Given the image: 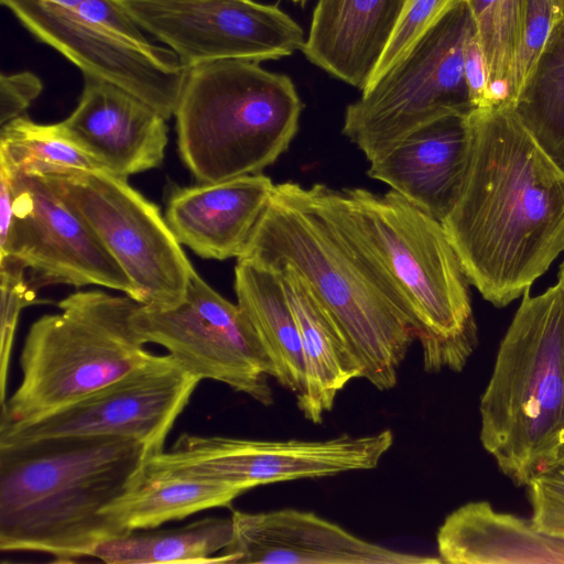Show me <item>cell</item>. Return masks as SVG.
<instances>
[{"label": "cell", "instance_id": "33", "mask_svg": "<svg viewBox=\"0 0 564 564\" xmlns=\"http://www.w3.org/2000/svg\"><path fill=\"white\" fill-rule=\"evenodd\" d=\"M42 89L41 79L32 72L2 74L0 76L1 126L22 116Z\"/></svg>", "mask_w": 564, "mask_h": 564}, {"label": "cell", "instance_id": "6", "mask_svg": "<svg viewBox=\"0 0 564 564\" xmlns=\"http://www.w3.org/2000/svg\"><path fill=\"white\" fill-rule=\"evenodd\" d=\"M302 109L291 78L258 62L191 68L174 115L182 161L197 183L261 173L288 150Z\"/></svg>", "mask_w": 564, "mask_h": 564}, {"label": "cell", "instance_id": "27", "mask_svg": "<svg viewBox=\"0 0 564 564\" xmlns=\"http://www.w3.org/2000/svg\"><path fill=\"white\" fill-rule=\"evenodd\" d=\"M0 163L13 173L46 175L66 170H100L59 123L41 124L22 115L0 131Z\"/></svg>", "mask_w": 564, "mask_h": 564}, {"label": "cell", "instance_id": "2", "mask_svg": "<svg viewBox=\"0 0 564 564\" xmlns=\"http://www.w3.org/2000/svg\"><path fill=\"white\" fill-rule=\"evenodd\" d=\"M238 259L292 268L341 334L362 378L381 391L397 384L416 323L388 274L329 209L319 184H275Z\"/></svg>", "mask_w": 564, "mask_h": 564}, {"label": "cell", "instance_id": "36", "mask_svg": "<svg viewBox=\"0 0 564 564\" xmlns=\"http://www.w3.org/2000/svg\"><path fill=\"white\" fill-rule=\"evenodd\" d=\"M13 218L12 173L0 163V249L9 238Z\"/></svg>", "mask_w": 564, "mask_h": 564}, {"label": "cell", "instance_id": "31", "mask_svg": "<svg viewBox=\"0 0 564 564\" xmlns=\"http://www.w3.org/2000/svg\"><path fill=\"white\" fill-rule=\"evenodd\" d=\"M527 485L532 523L544 533L564 539V444Z\"/></svg>", "mask_w": 564, "mask_h": 564}, {"label": "cell", "instance_id": "35", "mask_svg": "<svg viewBox=\"0 0 564 564\" xmlns=\"http://www.w3.org/2000/svg\"><path fill=\"white\" fill-rule=\"evenodd\" d=\"M464 72L474 108L491 107L489 73L476 30L466 43Z\"/></svg>", "mask_w": 564, "mask_h": 564}, {"label": "cell", "instance_id": "5", "mask_svg": "<svg viewBox=\"0 0 564 564\" xmlns=\"http://www.w3.org/2000/svg\"><path fill=\"white\" fill-rule=\"evenodd\" d=\"M480 441L524 486L564 444V289L527 291L480 401Z\"/></svg>", "mask_w": 564, "mask_h": 564}, {"label": "cell", "instance_id": "28", "mask_svg": "<svg viewBox=\"0 0 564 564\" xmlns=\"http://www.w3.org/2000/svg\"><path fill=\"white\" fill-rule=\"evenodd\" d=\"M465 1L487 63L491 104L510 105L509 78L523 29L528 0Z\"/></svg>", "mask_w": 564, "mask_h": 564}, {"label": "cell", "instance_id": "39", "mask_svg": "<svg viewBox=\"0 0 564 564\" xmlns=\"http://www.w3.org/2000/svg\"><path fill=\"white\" fill-rule=\"evenodd\" d=\"M554 1L561 12L562 20H563L564 19V0H554Z\"/></svg>", "mask_w": 564, "mask_h": 564}, {"label": "cell", "instance_id": "38", "mask_svg": "<svg viewBox=\"0 0 564 564\" xmlns=\"http://www.w3.org/2000/svg\"><path fill=\"white\" fill-rule=\"evenodd\" d=\"M557 282L561 283V285L563 286L564 289V261L562 262V264L560 265V270H558V275H557Z\"/></svg>", "mask_w": 564, "mask_h": 564}, {"label": "cell", "instance_id": "3", "mask_svg": "<svg viewBox=\"0 0 564 564\" xmlns=\"http://www.w3.org/2000/svg\"><path fill=\"white\" fill-rule=\"evenodd\" d=\"M145 447L113 435L61 436L0 446V550L53 563L93 557L122 533L102 514L144 474Z\"/></svg>", "mask_w": 564, "mask_h": 564}, {"label": "cell", "instance_id": "12", "mask_svg": "<svg viewBox=\"0 0 564 564\" xmlns=\"http://www.w3.org/2000/svg\"><path fill=\"white\" fill-rule=\"evenodd\" d=\"M199 381L172 355H156L148 365L44 417L20 425L0 424V446L61 436L113 435L142 443L149 459L164 451L167 435Z\"/></svg>", "mask_w": 564, "mask_h": 564}, {"label": "cell", "instance_id": "8", "mask_svg": "<svg viewBox=\"0 0 564 564\" xmlns=\"http://www.w3.org/2000/svg\"><path fill=\"white\" fill-rule=\"evenodd\" d=\"M474 31L469 7L463 0L348 105L343 134L368 161L429 121L475 109L464 72L465 47Z\"/></svg>", "mask_w": 564, "mask_h": 564}, {"label": "cell", "instance_id": "13", "mask_svg": "<svg viewBox=\"0 0 564 564\" xmlns=\"http://www.w3.org/2000/svg\"><path fill=\"white\" fill-rule=\"evenodd\" d=\"M116 1L187 69L226 59H278L305 43L289 14L253 0Z\"/></svg>", "mask_w": 564, "mask_h": 564}, {"label": "cell", "instance_id": "16", "mask_svg": "<svg viewBox=\"0 0 564 564\" xmlns=\"http://www.w3.org/2000/svg\"><path fill=\"white\" fill-rule=\"evenodd\" d=\"M231 542L220 563L433 564L440 557L403 553L366 541L314 512L234 511Z\"/></svg>", "mask_w": 564, "mask_h": 564}, {"label": "cell", "instance_id": "1", "mask_svg": "<svg viewBox=\"0 0 564 564\" xmlns=\"http://www.w3.org/2000/svg\"><path fill=\"white\" fill-rule=\"evenodd\" d=\"M468 118L466 175L441 223L469 283L503 307L564 251V170L511 105L475 108Z\"/></svg>", "mask_w": 564, "mask_h": 564}, {"label": "cell", "instance_id": "25", "mask_svg": "<svg viewBox=\"0 0 564 564\" xmlns=\"http://www.w3.org/2000/svg\"><path fill=\"white\" fill-rule=\"evenodd\" d=\"M234 534L232 519L205 518L173 529L129 531L99 544L93 557L107 564L220 563Z\"/></svg>", "mask_w": 564, "mask_h": 564}, {"label": "cell", "instance_id": "11", "mask_svg": "<svg viewBox=\"0 0 564 564\" xmlns=\"http://www.w3.org/2000/svg\"><path fill=\"white\" fill-rule=\"evenodd\" d=\"M132 325L200 380L223 382L270 405L273 368L246 314L195 272L183 301L169 310L139 305Z\"/></svg>", "mask_w": 564, "mask_h": 564}, {"label": "cell", "instance_id": "26", "mask_svg": "<svg viewBox=\"0 0 564 564\" xmlns=\"http://www.w3.org/2000/svg\"><path fill=\"white\" fill-rule=\"evenodd\" d=\"M512 107L532 138L564 170V19Z\"/></svg>", "mask_w": 564, "mask_h": 564}, {"label": "cell", "instance_id": "10", "mask_svg": "<svg viewBox=\"0 0 564 564\" xmlns=\"http://www.w3.org/2000/svg\"><path fill=\"white\" fill-rule=\"evenodd\" d=\"M393 444L390 430L323 440H247L184 433L170 451L149 458L144 476L225 485L241 495L274 482L323 478L378 466Z\"/></svg>", "mask_w": 564, "mask_h": 564}, {"label": "cell", "instance_id": "22", "mask_svg": "<svg viewBox=\"0 0 564 564\" xmlns=\"http://www.w3.org/2000/svg\"><path fill=\"white\" fill-rule=\"evenodd\" d=\"M275 271L297 323L304 358L305 386L296 397L297 408L306 420L319 424L338 392L362 378V368L303 278L288 267Z\"/></svg>", "mask_w": 564, "mask_h": 564}, {"label": "cell", "instance_id": "37", "mask_svg": "<svg viewBox=\"0 0 564 564\" xmlns=\"http://www.w3.org/2000/svg\"><path fill=\"white\" fill-rule=\"evenodd\" d=\"M58 7L76 11L86 0H46Z\"/></svg>", "mask_w": 564, "mask_h": 564}, {"label": "cell", "instance_id": "34", "mask_svg": "<svg viewBox=\"0 0 564 564\" xmlns=\"http://www.w3.org/2000/svg\"><path fill=\"white\" fill-rule=\"evenodd\" d=\"M78 14L120 36L141 45L151 44L143 30L116 0H86Z\"/></svg>", "mask_w": 564, "mask_h": 564}, {"label": "cell", "instance_id": "7", "mask_svg": "<svg viewBox=\"0 0 564 564\" xmlns=\"http://www.w3.org/2000/svg\"><path fill=\"white\" fill-rule=\"evenodd\" d=\"M140 305L100 290L78 291L30 326L22 378L1 403L0 424L20 425L63 409L151 362L156 355L132 325Z\"/></svg>", "mask_w": 564, "mask_h": 564}, {"label": "cell", "instance_id": "29", "mask_svg": "<svg viewBox=\"0 0 564 564\" xmlns=\"http://www.w3.org/2000/svg\"><path fill=\"white\" fill-rule=\"evenodd\" d=\"M562 20L554 0H528L523 29L509 78V104L513 106Z\"/></svg>", "mask_w": 564, "mask_h": 564}, {"label": "cell", "instance_id": "4", "mask_svg": "<svg viewBox=\"0 0 564 564\" xmlns=\"http://www.w3.org/2000/svg\"><path fill=\"white\" fill-rule=\"evenodd\" d=\"M319 188L410 308L424 370L462 371L477 346V325L470 283L442 223L393 189Z\"/></svg>", "mask_w": 564, "mask_h": 564}, {"label": "cell", "instance_id": "20", "mask_svg": "<svg viewBox=\"0 0 564 564\" xmlns=\"http://www.w3.org/2000/svg\"><path fill=\"white\" fill-rule=\"evenodd\" d=\"M408 0H319L302 47L314 65L364 90Z\"/></svg>", "mask_w": 564, "mask_h": 564}, {"label": "cell", "instance_id": "17", "mask_svg": "<svg viewBox=\"0 0 564 564\" xmlns=\"http://www.w3.org/2000/svg\"><path fill=\"white\" fill-rule=\"evenodd\" d=\"M58 123L100 170L123 178L160 166L169 141L166 119L154 108L91 77H85L76 108Z\"/></svg>", "mask_w": 564, "mask_h": 564}, {"label": "cell", "instance_id": "32", "mask_svg": "<svg viewBox=\"0 0 564 564\" xmlns=\"http://www.w3.org/2000/svg\"><path fill=\"white\" fill-rule=\"evenodd\" d=\"M26 268L13 258L0 260L1 276V393L7 399V373L20 312L35 299L34 288L25 276Z\"/></svg>", "mask_w": 564, "mask_h": 564}, {"label": "cell", "instance_id": "21", "mask_svg": "<svg viewBox=\"0 0 564 564\" xmlns=\"http://www.w3.org/2000/svg\"><path fill=\"white\" fill-rule=\"evenodd\" d=\"M436 540L442 563H564V539L542 532L531 519L498 512L487 501L449 513Z\"/></svg>", "mask_w": 564, "mask_h": 564}, {"label": "cell", "instance_id": "9", "mask_svg": "<svg viewBox=\"0 0 564 564\" xmlns=\"http://www.w3.org/2000/svg\"><path fill=\"white\" fill-rule=\"evenodd\" d=\"M89 226L140 294L155 310L177 306L196 272L160 208L104 170L40 175Z\"/></svg>", "mask_w": 564, "mask_h": 564}, {"label": "cell", "instance_id": "40", "mask_svg": "<svg viewBox=\"0 0 564 564\" xmlns=\"http://www.w3.org/2000/svg\"><path fill=\"white\" fill-rule=\"evenodd\" d=\"M294 3L304 4L307 0H292Z\"/></svg>", "mask_w": 564, "mask_h": 564}, {"label": "cell", "instance_id": "24", "mask_svg": "<svg viewBox=\"0 0 564 564\" xmlns=\"http://www.w3.org/2000/svg\"><path fill=\"white\" fill-rule=\"evenodd\" d=\"M241 494L228 486L177 477H148L110 503L102 514L122 533L154 529L203 510L229 507Z\"/></svg>", "mask_w": 564, "mask_h": 564}, {"label": "cell", "instance_id": "14", "mask_svg": "<svg viewBox=\"0 0 564 564\" xmlns=\"http://www.w3.org/2000/svg\"><path fill=\"white\" fill-rule=\"evenodd\" d=\"M0 3L37 41L76 65L84 77L122 88L166 120L175 115L188 69L169 47L134 43L46 0Z\"/></svg>", "mask_w": 564, "mask_h": 564}, {"label": "cell", "instance_id": "23", "mask_svg": "<svg viewBox=\"0 0 564 564\" xmlns=\"http://www.w3.org/2000/svg\"><path fill=\"white\" fill-rule=\"evenodd\" d=\"M237 304L251 323L273 378L299 397L305 386L300 332L280 272L248 259L235 267Z\"/></svg>", "mask_w": 564, "mask_h": 564}, {"label": "cell", "instance_id": "30", "mask_svg": "<svg viewBox=\"0 0 564 564\" xmlns=\"http://www.w3.org/2000/svg\"><path fill=\"white\" fill-rule=\"evenodd\" d=\"M460 1L463 0H408L399 23L364 90L391 69L427 30Z\"/></svg>", "mask_w": 564, "mask_h": 564}, {"label": "cell", "instance_id": "19", "mask_svg": "<svg viewBox=\"0 0 564 564\" xmlns=\"http://www.w3.org/2000/svg\"><path fill=\"white\" fill-rule=\"evenodd\" d=\"M262 173L217 183L175 186L165 220L181 245L204 259L240 258L274 189Z\"/></svg>", "mask_w": 564, "mask_h": 564}, {"label": "cell", "instance_id": "18", "mask_svg": "<svg viewBox=\"0 0 564 564\" xmlns=\"http://www.w3.org/2000/svg\"><path fill=\"white\" fill-rule=\"evenodd\" d=\"M469 113L445 115L410 131L369 161L368 175L442 221L466 175L471 145Z\"/></svg>", "mask_w": 564, "mask_h": 564}, {"label": "cell", "instance_id": "15", "mask_svg": "<svg viewBox=\"0 0 564 564\" xmlns=\"http://www.w3.org/2000/svg\"><path fill=\"white\" fill-rule=\"evenodd\" d=\"M11 173L13 218L0 260L13 258L23 263L34 289L50 284L99 285L140 303V294L126 272L44 178Z\"/></svg>", "mask_w": 564, "mask_h": 564}]
</instances>
